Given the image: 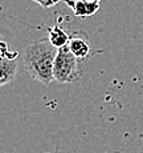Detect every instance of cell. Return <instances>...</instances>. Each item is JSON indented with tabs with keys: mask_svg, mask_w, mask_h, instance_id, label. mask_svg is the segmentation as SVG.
Here are the masks:
<instances>
[{
	"mask_svg": "<svg viewBox=\"0 0 143 153\" xmlns=\"http://www.w3.org/2000/svg\"><path fill=\"white\" fill-rule=\"evenodd\" d=\"M58 49L52 45L49 39L32 42L24 48V64L33 80L45 85L54 80L53 68Z\"/></svg>",
	"mask_w": 143,
	"mask_h": 153,
	"instance_id": "6da1fadb",
	"label": "cell"
},
{
	"mask_svg": "<svg viewBox=\"0 0 143 153\" xmlns=\"http://www.w3.org/2000/svg\"><path fill=\"white\" fill-rule=\"evenodd\" d=\"M48 39H49V42L52 43V45L56 47L57 49H60V48H64V47L68 45L69 40H70V36H69L60 25H54V27L48 29Z\"/></svg>",
	"mask_w": 143,
	"mask_h": 153,
	"instance_id": "8992f818",
	"label": "cell"
},
{
	"mask_svg": "<svg viewBox=\"0 0 143 153\" xmlns=\"http://www.w3.org/2000/svg\"><path fill=\"white\" fill-rule=\"evenodd\" d=\"M82 73H84V68L81 65V60H78L69 51L68 45L58 49L53 68V76L57 83L60 84L76 83V81H78L81 79Z\"/></svg>",
	"mask_w": 143,
	"mask_h": 153,
	"instance_id": "7a4b0ae2",
	"label": "cell"
},
{
	"mask_svg": "<svg viewBox=\"0 0 143 153\" xmlns=\"http://www.w3.org/2000/svg\"><path fill=\"white\" fill-rule=\"evenodd\" d=\"M32 1L37 3V4H40L44 8H51L53 5H56L57 3H60L61 0H32Z\"/></svg>",
	"mask_w": 143,
	"mask_h": 153,
	"instance_id": "ba28073f",
	"label": "cell"
},
{
	"mask_svg": "<svg viewBox=\"0 0 143 153\" xmlns=\"http://www.w3.org/2000/svg\"><path fill=\"white\" fill-rule=\"evenodd\" d=\"M72 8L76 16L90 17L100 10V1L97 0H64Z\"/></svg>",
	"mask_w": 143,
	"mask_h": 153,
	"instance_id": "3957f363",
	"label": "cell"
},
{
	"mask_svg": "<svg viewBox=\"0 0 143 153\" xmlns=\"http://www.w3.org/2000/svg\"><path fill=\"white\" fill-rule=\"evenodd\" d=\"M17 52H11L8 51V45L5 42H1V57H7V59H11V60H16L17 57Z\"/></svg>",
	"mask_w": 143,
	"mask_h": 153,
	"instance_id": "52a82bcc",
	"label": "cell"
},
{
	"mask_svg": "<svg viewBox=\"0 0 143 153\" xmlns=\"http://www.w3.org/2000/svg\"><path fill=\"white\" fill-rule=\"evenodd\" d=\"M17 72V61L0 57V85H5L15 80Z\"/></svg>",
	"mask_w": 143,
	"mask_h": 153,
	"instance_id": "5b68a950",
	"label": "cell"
},
{
	"mask_svg": "<svg viewBox=\"0 0 143 153\" xmlns=\"http://www.w3.org/2000/svg\"><path fill=\"white\" fill-rule=\"evenodd\" d=\"M68 48L78 60H85L90 55V45L86 39V35L77 36V33L70 36V40L68 43Z\"/></svg>",
	"mask_w": 143,
	"mask_h": 153,
	"instance_id": "277c9868",
	"label": "cell"
}]
</instances>
